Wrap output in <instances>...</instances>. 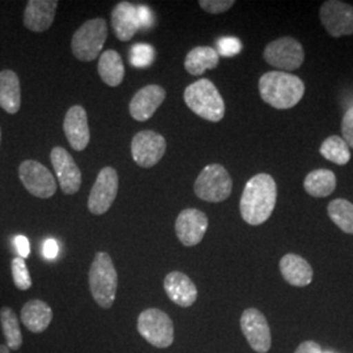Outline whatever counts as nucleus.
<instances>
[{
    "mask_svg": "<svg viewBox=\"0 0 353 353\" xmlns=\"http://www.w3.org/2000/svg\"><path fill=\"white\" fill-rule=\"evenodd\" d=\"M278 189L275 179L268 174H256L246 183L241 196L242 219L249 225L265 223L275 210Z\"/></svg>",
    "mask_w": 353,
    "mask_h": 353,
    "instance_id": "obj_1",
    "label": "nucleus"
},
{
    "mask_svg": "<svg viewBox=\"0 0 353 353\" xmlns=\"http://www.w3.org/2000/svg\"><path fill=\"white\" fill-rule=\"evenodd\" d=\"M259 93L262 100L270 106L279 110H287L301 101L305 85L297 76L271 71L259 79Z\"/></svg>",
    "mask_w": 353,
    "mask_h": 353,
    "instance_id": "obj_2",
    "label": "nucleus"
},
{
    "mask_svg": "<svg viewBox=\"0 0 353 353\" xmlns=\"http://www.w3.org/2000/svg\"><path fill=\"white\" fill-rule=\"evenodd\" d=\"M89 290L96 303L102 309H110L114 305L118 290V274L112 256L100 252L89 268Z\"/></svg>",
    "mask_w": 353,
    "mask_h": 353,
    "instance_id": "obj_3",
    "label": "nucleus"
},
{
    "mask_svg": "<svg viewBox=\"0 0 353 353\" xmlns=\"http://www.w3.org/2000/svg\"><path fill=\"white\" fill-rule=\"evenodd\" d=\"M183 99L192 113L210 122H220L225 115V103L214 83L201 79L185 89Z\"/></svg>",
    "mask_w": 353,
    "mask_h": 353,
    "instance_id": "obj_4",
    "label": "nucleus"
},
{
    "mask_svg": "<svg viewBox=\"0 0 353 353\" xmlns=\"http://www.w3.org/2000/svg\"><path fill=\"white\" fill-rule=\"evenodd\" d=\"M108 38V23L103 19H92L80 26L71 41L76 58L81 62H92L99 58Z\"/></svg>",
    "mask_w": 353,
    "mask_h": 353,
    "instance_id": "obj_5",
    "label": "nucleus"
},
{
    "mask_svg": "<svg viewBox=\"0 0 353 353\" xmlns=\"http://www.w3.org/2000/svg\"><path fill=\"white\" fill-rule=\"evenodd\" d=\"M233 182L227 169L220 164L207 165L194 183V191L202 201L220 203L232 194Z\"/></svg>",
    "mask_w": 353,
    "mask_h": 353,
    "instance_id": "obj_6",
    "label": "nucleus"
},
{
    "mask_svg": "<svg viewBox=\"0 0 353 353\" xmlns=\"http://www.w3.org/2000/svg\"><path fill=\"white\" fill-rule=\"evenodd\" d=\"M140 335L156 348H168L174 341V323L165 312L151 307L141 312L138 318Z\"/></svg>",
    "mask_w": 353,
    "mask_h": 353,
    "instance_id": "obj_7",
    "label": "nucleus"
},
{
    "mask_svg": "<svg viewBox=\"0 0 353 353\" xmlns=\"http://www.w3.org/2000/svg\"><path fill=\"white\" fill-rule=\"evenodd\" d=\"M19 176L26 188L33 196L41 199H49L57 191L55 178L45 165L26 160L19 168Z\"/></svg>",
    "mask_w": 353,
    "mask_h": 353,
    "instance_id": "obj_8",
    "label": "nucleus"
},
{
    "mask_svg": "<svg viewBox=\"0 0 353 353\" xmlns=\"http://www.w3.org/2000/svg\"><path fill=\"white\" fill-rule=\"evenodd\" d=\"M263 57L267 63L285 71L300 68L305 59L301 43L292 37L279 38L268 43L265 46Z\"/></svg>",
    "mask_w": 353,
    "mask_h": 353,
    "instance_id": "obj_9",
    "label": "nucleus"
},
{
    "mask_svg": "<svg viewBox=\"0 0 353 353\" xmlns=\"http://www.w3.org/2000/svg\"><path fill=\"white\" fill-rule=\"evenodd\" d=\"M119 188V178L114 168H103L90 190L88 210L90 214H103L112 207Z\"/></svg>",
    "mask_w": 353,
    "mask_h": 353,
    "instance_id": "obj_10",
    "label": "nucleus"
},
{
    "mask_svg": "<svg viewBox=\"0 0 353 353\" xmlns=\"http://www.w3.org/2000/svg\"><path fill=\"white\" fill-rule=\"evenodd\" d=\"M241 330L243 336L256 353H267L272 345L270 325L265 314L254 307L246 309L241 316Z\"/></svg>",
    "mask_w": 353,
    "mask_h": 353,
    "instance_id": "obj_11",
    "label": "nucleus"
},
{
    "mask_svg": "<svg viewBox=\"0 0 353 353\" xmlns=\"http://www.w3.org/2000/svg\"><path fill=\"white\" fill-rule=\"evenodd\" d=\"M166 151V140L156 131L144 130L138 132L131 141V154L141 168H152L159 164Z\"/></svg>",
    "mask_w": 353,
    "mask_h": 353,
    "instance_id": "obj_12",
    "label": "nucleus"
},
{
    "mask_svg": "<svg viewBox=\"0 0 353 353\" xmlns=\"http://www.w3.org/2000/svg\"><path fill=\"white\" fill-rule=\"evenodd\" d=\"M321 21L332 37L353 34V7L339 0H328L321 7Z\"/></svg>",
    "mask_w": 353,
    "mask_h": 353,
    "instance_id": "obj_13",
    "label": "nucleus"
},
{
    "mask_svg": "<svg viewBox=\"0 0 353 353\" xmlns=\"http://www.w3.org/2000/svg\"><path fill=\"white\" fill-rule=\"evenodd\" d=\"M50 159L62 191L67 195L76 194L81 186V172L74 157L62 147H55L51 151Z\"/></svg>",
    "mask_w": 353,
    "mask_h": 353,
    "instance_id": "obj_14",
    "label": "nucleus"
},
{
    "mask_svg": "<svg viewBox=\"0 0 353 353\" xmlns=\"http://www.w3.org/2000/svg\"><path fill=\"white\" fill-rule=\"evenodd\" d=\"M207 229L208 219L199 210L186 208L176 217V237L186 248L198 245L203 240Z\"/></svg>",
    "mask_w": 353,
    "mask_h": 353,
    "instance_id": "obj_15",
    "label": "nucleus"
},
{
    "mask_svg": "<svg viewBox=\"0 0 353 353\" xmlns=\"http://www.w3.org/2000/svg\"><path fill=\"white\" fill-rule=\"evenodd\" d=\"M64 135L75 151H84L90 140L88 115L83 106L75 105L65 113L63 122Z\"/></svg>",
    "mask_w": 353,
    "mask_h": 353,
    "instance_id": "obj_16",
    "label": "nucleus"
},
{
    "mask_svg": "<svg viewBox=\"0 0 353 353\" xmlns=\"http://www.w3.org/2000/svg\"><path fill=\"white\" fill-rule=\"evenodd\" d=\"M166 92L160 85H147L135 93L130 102V114L135 121L145 122L151 119L156 110L163 105Z\"/></svg>",
    "mask_w": 353,
    "mask_h": 353,
    "instance_id": "obj_17",
    "label": "nucleus"
},
{
    "mask_svg": "<svg viewBox=\"0 0 353 353\" xmlns=\"http://www.w3.org/2000/svg\"><path fill=\"white\" fill-rule=\"evenodd\" d=\"M164 290L169 300L181 307H190L198 299V290L194 281L179 271H173L165 276Z\"/></svg>",
    "mask_w": 353,
    "mask_h": 353,
    "instance_id": "obj_18",
    "label": "nucleus"
},
{
    "mask_svg": "<svg viewBox=\"0 0 353 353\" xmlns=\"http://www.w3.org/2000/svg\"><path fill=\"white\" fill-rule=\"evenodd\" d=\"M57 10V0H29L24 11V26L36 33L45 32L52 26Z\"/></svg>",
    "mask_w": 353,
    "mask_h": 353,
    "instance_id": "obj_19",
    "label": "nucleus"
},
{
    "mask_svg": "<svg viewBox=\"0 0 353 353\" xmlns=\"http://www.w3.org/2000/svg\"><path fill=\"white\" fill-rule=\"evenodd\" d=\"M112 26L119 41H130L140 29L137 7L130 1L118 3L112 11Z\"/></svg>",
    "mask_w": 353,
    "mask_h": 353,
    "instance_id": "obj_20",
    "label": "nucleus"
},
{
    "mask_svg": "<svg viewBox=\"0 0 353 353\" xmlns=\"http://www.w3.org/2000/svg\"><path fill=\"white\" fill-rule=\"evenodd\" d=\"M280 272L293 287H306L313 280V268L306 259L296 254H287L280 261Z\"/></svg>",
    "mask_w": 353,
    "mask_h": 353,
    "instance_id": "obj_21",
    "label": "nucleus"
},
{
    "mask_svg": "<svg viewBox=\"0 0 353 353\" xmlns=\"http://www.w3.org/2000/svg\"><path fill=\"white\" fill-rule=\"evenodd\" d=\"M52 310L50 306L42 300H30L21 309V322L29 331L41 334L46 331L52 321Z\"/></svg>",
    "mask_w": 353,
    "mask_h": 353,
    "instance_id": "obj_22",
    "label": "nucleus"
},
{
    "mask_svg": "<svg viewBox=\"0 0 353 353\" xmlns=\"http://www.w3.org/2000/svg\"><path fill=\"white\" fill-rule=\"evenodd\" d=\"M0 108L8 114L19 113L21 108V87L16 72L0 71Z\"/></svg>",
    "mask_w": 353,
    "mask_h": 353,
    "instance_id": "obj_23",
    "label": "nucleus"
},
{
    "mask_svg": "<svg viewBox=\"0 0 353 353\" xmlns=\"http://www.w3.org/2000/svg\"><path fill=\"white\" fill-rule=\"evenodd\" d=\"M99 75L109 87H118L125 79V65L115 50H106L100 55Z\"/></svg>",
    "mask_w": 353,
    "mask_h": 353,
    "instance_id": "obj_24",
    "label": "nucleus"
},
{
    "mask_svg": "<svg viewBox=\"0 0 353 353\" xmlns=\"http://www.w3.org/2000/svg\"><path fill=\"white\" fill-rule=\"evenodd\" d=\"M220 57L214 48L208 46H198L194 48L186 55L185 59V68L190 75L201 76L207 70H214L217 67Z\"/></svg>",
    "mask_w": 353,
    "mask_h": 353,
    "instance_id": "obj_25",
    "label": "nucleus"
},
{
    "mask_svg": "<svg viewBox=\"0 0 353 353\" xmlns=\"http://www.w3.org/2000/svg\"><path fill=\"white\" fill-rule=\"evenodd\" d=\"M303 188L314 198H326L336 188V176L331 170L318 169L306 176Z\"/></svg>",
    "mask_w": 353,
    "mask_h": 353,
    "instance_id": "obj_26",
    "label": "nucleus"
},
{
    "mask_svg": "<svg viewBox=\"0 0 353 353\" xmlns=\"http://www.w3.org/2000/svg\"><path fill=\"white\" fill-rule=\"evenodd\" d=\"M0 325L6 339V345L11 351H19L23 345V334L16 313L10 306H3L0 309Z\"/></svg>",
    "mask_w": 353,
    "mask_h": 353,
    "instance_id": "obj_27",
    "label": "nucleus"
},
{
    "mask_svg": "<svg viewBox=\"0 0 353 353\" xmlns=\"http://www.w3.org/2000/svg\"><path fill=\"white\" fill-rule=\"evenodd\" d=\"M330 219L343 232L353 234V204L345 199H335L328 204Z\"/></svg>",
    "mask_w": 353,
    "mask_h": 353,
    "instance_id": "obj_28",
    "label": "nucleus"
},
{
    "mask_svg": "<svg viewBox=\"0 0 353 353\" xmlns=\"http://www.w3.org/2000/svg\"><path fill=\"white\" fill-rule=\"evenodd\" d=\"M321 153L334 164L345 165L351 160L348 144L339 137H330L321 145Z\"/></svg>",
    "mask_w": 353,
    "mask_h": 353,
    "instance_id": "obj_29",
    "label": "nucleus"
},
{
    "mask_svg": "<svg viewBox=\"0 0 353 353\" xmlns=\"http://www.w3.org/2000/svg\"><path fill=\"white\" fill-rule=\"evenodd\" d=\"M154 61V50L151 45L137 43L130 50V63L135 68H147Z\"/></svg>",
    "mask_w": 353,
    "mask_h": 353,
    "instance_id": "obj_30",
    "label": "nucleus"
},
{
    "mask_svg": "<svg viewBox=\"0 0 353 353\" xmlns=\"http://www.w3.org/2000/svg\"><path fill=\"white\" fill-rule=\"evenodd\" d=\"M11 270H12L13 283H14L17 290H28L32 287L33 281L30 278L26 259L20 258V256L13 258Z\"/></svg>",
    "mask_w": 353,
    "mask_h": 353,
    "instance_id": "obj_31",
    "label": "nucleus"
},
{
    "mask_svg": "<svg viewBox=\"0 0 353 353\" xmlns=\"http://www.w3.org/2000/svg\"><path fill=\"white\" fill-rule=\"evenodd\" d=\"M241 49H242V45H241L239 38L223 37L217 41V50L216 51H217L219 57L223 55V57L230 58V57L240 54Z\"/></svg>",
    "mask_w": 353,
    "mask_h": 353,
    "instance_id": "obj_32",
    "label": "nucleus"
},
{
    "mask_svg": "<svg viewBox=\"0 0 353 353\" xmlns=\"http://www.w3.org/2000/svg\"><path fill=\"white\" fill-rule=\"evenodd\" d=\"M199 6L203 11L217 14L230 10L234 6V0H201Z\"/></svg>",
    "mask_w": 353,
    "mask_h": 353,
    "instance_id": "obj_33",
    "label": "nucleus"
},
{
    "mask_svg": "<svg viewBox=\"0 0 353 353\" xmlns=\"http://www.w3.org/2000/svg\"><path fill=\"white\" fill-rule=\"evenodd\" d=\"M341 132H343V140L348 144V147L353 148V108H351L343 117Z\"/></svg>",
    "mask_w": 353,
    "mask_h": 353,
    "instance_id": "obj_34",
    "label": "nucleus"
},
{
    "mask_svg": "<svg viewBox=\"0 0 353 353\" xmlns=\"http://www.w3.org/2000/svg\"><path fill=\"white\" fill-rule=\"evenodd\" d=\"M137 16L141 29H148L153 24V13L147 6L137 7Z\"/></svg>",
    "mask_w": 353,
    "mask_h": 353,
    "instance_id": "obj_35",
    "label": "nucleus"
},
{
    "mask_svg": "<svg viewBox=\"0 0 353 353\" xmlns=\"http://www.w3.org/2000/svg\"><path fill=\"white\" fill-rule=\"evenodd\" d=\"M14 246H16V250L19 252V256L26 259L29 256L30 254V243L29 240L26 239V236H17L14 239Z\"/></svg>",
    "mask_w": 353,
    "mask_h": 353,
    "instance_id": "obj_36",
    "label": "nucleus"
},
{
    "mask_svg": "<svg viewBox=\"0 0 353 353\" xmlns=\"http://www.w3.org/2000/svg\"><path fill=\"white\" fill-rule=\"evenodd\" d=\"M42 252H43V256H45L46 259H54V258L58 255V252H59L58 242L55 240H52V239L45 241Z\"/></svg>",
    "mask_w": 353,
    "mask_h": 353,
    "instance_id": "obj_37",
    "label": "nucleus"
},
{
    "mask_svg": "<svg viewBox=\"0 0 353 353\" xmlns=\"http://www.w3.org/2000/svg\"><path fill=\"white\" fill-rule=\"evenodd\" d=\"M294 353H322V348L316 341H306L297 347Z\"/></svg>",
    "mask_w": 353,
    "mask_h": 353,
    "instance_id": "obj_38",
    "label": "nucleus"
},
{
    "mask_svg": "<svg viewBox=\"0 0 353 353\" xmlns=\"http://www.w3.org/2000/svg\"><path fill=\"white\" fill-rule=\"evenodd\" d=\"M0 353H12L6 344H0Z\"/></svg>",
    "mask_w": 353,
    "mask_h": 353,
    "instance_id": "obj_39",
    "label": "nucleus"
},
{
    "mask_svg": "<svg viewBox=\"0 0 353 353\" xmlns=\"http://www.w3.org/2000/svg\"><path fill=\"white\" fill-rule=\"evenodd\" d=\"M0 143H1V130H0Z\"/></svg>",
    "mask_w": 353,
    "mask_h": 353,
    "instance_id": "obj_40",
    "label": "nucleus"
},
{
    "mask_svg": "<svg viewBox=\"0 0 353 353\" xmlns=\"http://www.w3.org/2000/svg\"><path fill=\"white\" fill-rule=\"evenodd\" d=\"M326 353H330V352H326Z\"/></svg>",
    "mask_w": 353,
    "mask_h": 353,
    "instance_id": "obj_41",
    "label": "nucleus"
}]
</instances>
